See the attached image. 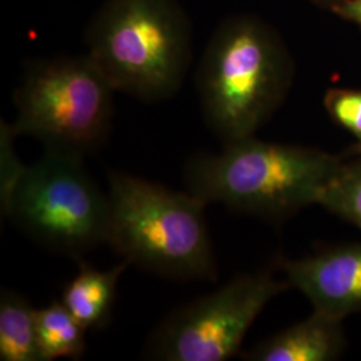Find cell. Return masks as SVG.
<instances>
[{
	"mask_svg": "<svg viewBox=\"0 0 361 361\" xmlns=\"http://www.w3.org/2000/svg\"><path fill=\"white\" fill-rule=\"evenodd\" d=\"M295 65L280 34L240 13L214 31L195 73L207 126L224 145L253 137L284 104Z\"/></svg>",
	"mask_w": 361,
	"mask_h": 361,
	"instance_id": "6da1fadb",
	"label": "cell"
},
{
	"mask_svg": "<svg viewBox=\"0 0 361 361\" xmlns=\"http://www.w3.org/2000/svg\"><path fill=\"white\" fill-rule=\"evenodd\" d=\"M343 161L319 149L253 135L224 145L219 154L194 155L183 178L188 192L207 205L221 204L276 222L317 205Z\"/></svg>",
	"mask_w": 361,
	"mask_h": 361,
	"instance_id": "7a4b0ae2",
	"label": "cell"
},
{
	"mask_svg": "<svg viewBox=\"0 0 361 361\" xmlns=\"http://www.w3.org/2000/svg\"><path fill=\"white\" fill-rule=\"evenodd\" d=\"M86 43L113 89L143 102L174 97L193 56L192 23L178 0H106Z\"/></svg>",
	"mask_w": 361,
	"mask_h": 361,
	"instance_id": "3957f363",
	"label": "cell"
},
{
	"mask_svg": "<svg viewBox=\"0 0 361 361\" xmlns=\"http://www.w3.org/2000/svg\"><path fill=\"white\" fill-rule=\"evenodd\" d=\"M107 195V244L130 265L176 280L217 279L201 198L126 173L109 174Z\"/></svg>",
	"mask_w": 361,
	"mask_h": 361,
	"instance_id": "277c9868",
	"label": "cell"
},
{
	"mask_svg": "<svg viewBox=\"0 0 361 361\" xmlns=\"http://www.w3.org/2000/svg\"><path fill=\"white\" fill-rule=\"evenodd\" d=\"M114 89L89 54L28 62L13 102L16 135L85 158L106 142L114 116Z\"/></svg>",
	"mask_w": 361,
	"mask_h": 361,
	"instance_id": "5b68a950",
	"label": "cell"
},
{
	"mask_svg": "<svg viewBox=\"0 0 361 361\" xmlns=\"http://www.w3.org/2000/svg\"><path fill=\"white\" fill-rule=\"evenodd\" d=\"M1 214L40 245L80 258L107 244L110 202L83 166V158L46 150L26 166Z\"/></svg>",
	"mask_w": 361,
	"mask_h": 361,
	"instance_id": "8992f818",
	"label": "cell"
},
{
	"mask_svg": "<svg viewBox=\"0 0 361 361\" xmlns=\"http://www.w3.org/2000/svg\"><path fill=\"white\" fill-rule=\"evenodd\" d=\"M292 286L271 271L238 274L217 290L171 312L149 337L143 357L225 361L240 353L258 314Z\"/></svg>",
	"mask_w": 361,
	"mask_h": 361,
	"instance_id": "52a82bcc",
	"label": "cell"
},
{
	"mask_svg": "<svg viewBox=\"0 0 361 361\" xmlns=\"http://www.w3.org/2000/svg\"><path fill=\"white\" fill-rule=\"evenodd\" d=\"M279 267L313 310L343 320L361 313V243L326 247L298 259L280 258Z\"/></svg>",
	"mask_w": 361,
	"mask_h": 361,
	"instance_id": "ba28073f",
	"label": "cell"
},
{
	"mask_svg": "<svg viewBox=\"0 0 361 361\" xmlns=\"http://www.w3.org/2000/svg\"><path fill=\"white\" fill-rule=\"evenodd\" d=\"M345 347L343 319L313 310L308 319L265 338L243 356L250 361H332Z\"/></svg>",
	"mask_w": 361,
	"mask_h": 361,
	"instance_id": "9c48e42d",
	"label": "cell"
},
{
	"mask_svg": "<svg viewBox=\"0 0 361 361\" xmlns=\"http://www.w3.org/2000/svg\"><path fill=\"white\" fill-rule=\"evenodd\" d=\"M129 262L101 271L87 262H79L77 276L66 285L61 301L86 331L102 329L111 320L116 286Z\"/></svg>",
	"mask_w": 361,
	"mask_h": 361,
	"instance_id": "30bf717a",
	"label": "cell"
},
{
	"mask_svg": "<svg viewBox=\"0 0 361 361\" xmlns=\"http://www.w3.org/2000/svg\"><path fill=\"white\" fill-rule=\"evenodd\" d=\"M0 360L44 361L37 334V310L15 290L0 296Z\"/></svg>",
	"mask_w": 361,
	"mask_h": 361,
	"instance_id": "8fae6325",
	"label": "cell"
},
{
	"mask_svg": "<svg viewBox=\"0 0 361 361\" xmlns=\"http://www.w3.org/2000/svg\"><path fill=\"white\" fill-rule=\"evenodd\" d=\"M37 334L44 361L61 357L78 360L86 350V329L62 301L37 310Z\"/></svg>",
	"mask_w": 361,
	"mask_h": 361,
	"instance_id": "7c38bea8",
	"label": "cell"
},
{
	"mask_svg": "<svg viewBox=\"0 0 361 361\" xmlns=\"http://www.w3.org/2000/svg\"><path fill=\"white\" fill-rule=\"evenodd\" d=\"M356 155V159L343 161L317 205L348 221L361 232V154Z\"/></svg>",
	"mask_w": 361,
	"mask_h": 361,
	"instance_id": "4fadbf2b",
	"label": "cell"
},
{
	"mask_svg": "<svg viewBox=\"0 0 361 361\" xmlns=\"http://www.w3.org/2000/svg\"><path fill=\"white\" fill-rule=\"evenodd\" d=\"M324 107L332 121L361 145V90L331 89L324 97Z\"/></svg>",
	"mask_w": 361,
	"mask_h": 361,
	"instance_id": "5bb4252c",
	"label": "cell"
},
{
	"mask_svg": "<svg viewBox=\"0 0 361 361\" xmlns=\"http://www.w3.org/2000/svg\"><path fill=\"white\" fill-rule=\"evenodd\" d=\"M16 133L13 125L1 122L0 128V152H1V176H0V204L4 202L13 192L15 183L19 180L25 165L19 161L15 153L13 141L16 138Z\"/></svg>",
	"mask_w": 361,
	"mask_h": 361,
	"instance_id": "9a60e30c",
	"label": "cell"
},
{
	"mask_svg": "<svg viewBox=\"0 0 361 361\" xmlns=\"http://www.w3.org/2000/svg\"><path fill=\"white\" fill-rule=\"evenodd\" d=\"M331 11L361 28V0H340L331 8Z\"/></svg>",
	"mask_w": 361,
	"mask_h": 361,
	"instance_id": "2e32d148",
	"label": "cell"
},
{
	"mask_svg": "<svg viewBox=\"0 0 361 361\" xmlns=\"http://www.w3.org/2000/svg\"><path fill=\"white\" fill-rule=\"evenodd\" d=\"M310 1L314 3V4H317V6H320V7H323V8L331 10V8L335 6L336 3H338L340 0H310Z\"/></svg>",
	"mask_w": 361,
	"mask_h": 361,
	"instance_id": "e0dca14e",
	"label": "cell"
},
{
	"mask_svg": "<svg viewBox=\"0 0 361 361\" xmlns=\"http://www.w3.org/2000/svg\"><path fill=\"white\" fill-rule=\"evenodd\" d=\"M352 152H353V154H361V145H355L353 147H352Z\"/></svg>",
	"mask_w": 361,
	"mask_h": 361,
	"instance_id": "ac0fdd59",
	"label": "cell"
}]
</instances>
